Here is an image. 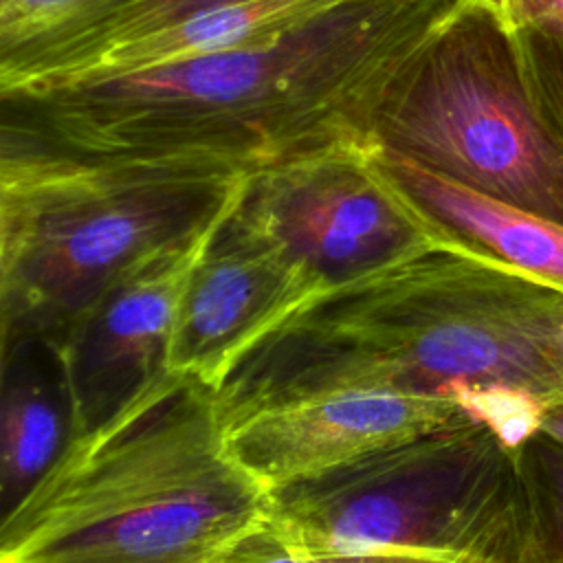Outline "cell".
Segmentation results:
<instances>
[{
    "mask_svg": "<svg viewBox=\"0 0 563 563\" xmlns=\"http://www.w3.org/2000/svg\"><path fill=\"white\" fill-rule=\"evenodd\" d=\"M321 290L275 246L242 229L229 213L183 290L167 369L196 376L216 389L255 341Z\"/></svg>",
    "mask_w": 563,
    "mask_h": 563,
    "instance_id": "10",
    "label": "cell"
},
{
    "mask_svg": "<svg viewBox=\"0 0 563 563\" xmlns=\"http://www.w3.org/2000/svg\"><path fill=\"white\" fill-rule=\"evenodd\" d=\"M539 431L559 440V442H563V400L545 407V411L541 416Z\"/></svg>",
    "mask_w": 563,
    "mask_h": 563,
    "instance_id": "20",
    "label": "cell"
},
{
    "mask_svg": "<svg viewBox=\"0 0 563 563\" xmlns=\"http://www.w3.org/2000/svg\"><path fill=\"white\" fill-rule=\"evenodd\" d=\"M339 2L343 0H242L213 7L103 48L77 66L35 84L134 73L268 44Z\"/></svg>",
    "mask_w": 563,
    "mask_h": 563,
    "instance_id": "12",
    "label": "cell"
},
{
    "mask_svg": "<svg viewBox=\"0 0 563 563\" xmlns=\"http://www.w3.org/2000/svg\"><path fill=\"white\" fill-rule=\"evenodd\" d=\"M4 378L0 413V475L4 508L20 499L35 479L55 462L64 449L70 424L64 394L53 396L51 387L31 367H18Z\"/></svg>",
    "mask_w": 563,
    "mask_h": 563,
    "instance_id": "13",
    "label": "cell"
},
{
    "mask_svg": "<svg viewBox=\"0 0 563 563\" xmlns=\"http://www.w3.org/2000/svg\"><path fill=\"white\" fill-rule=\"evenodd\" d=\"M271 515L213 389L165 369L4 508L0 563H224Z\"/></svg>",
    "mask_w": 563,
    "mask_h": 563,
    "instance_id": "3",
    "label": "cell"
},
{
    "mask_svg": "<svg viewBox=\"0 0 563 563\" xmlns=\"http://www.w3.org/2000/svg\"><path fill=\"white\" fill-rule=\"evenodd\" d=\"M224 563H497L486 556L400 548V545H341L288 537L271 521L251 534Z\"/></svg>",
    "mask_w": 563,
    "mask_h": 563,
    "instance_id": "17",
    "label": "cell"
},
{
    "mask_svg": "<svg viewBox=\"0 0 563 563\" xmlns=\"http://www.w3.org/2000/svg\"><path fill=\"white\" fill-rule=\"evenodd\" d=\"M477 420L446 396L339 389L257 409L224 427L240 464L271 493L424 433Z\"/></svg>",
    "mask_w": 563,
    "mask_h": 563,
    "instance_id": "8",
    "label": "cell"
},
{
    "mask_svg": "<svg viewBox=\"0 0 563 563\" xmlns=\"http://www.w3.org/2000/svg\"><path fill=\"white\" fill-rule=\"evenodd\" d=\"M249 172L0 147L2 358L51 347L117 282L200 246Z\"/></svg>",
    "mask_w": 563,
    "mask_h": 563,
    "instance_id": "4",
    "label": "cell"
},
{
    "mask_svg": "<svg viewBox=\"0 0 563 563\" xmlns=\"http://www.w3.org/2000/svg\"><path fill=\"white\" fill-rule=\"evenodd\" d=\"M207 244L172 253L117 282L46 347L66 398L68 438L110 418L167 369L176 310Z\"/></svg>",
    "mask_w": 563,
    "mask_h": 563,
    "instance_id": "9",
    "label": "cell"
},
{
    "mask_svg": "<svg viewBox=\"0 0 563 563\" xmlns=\"http://www.w3.org/2000/svg\"><path fill=\"white\" fill-rule=\"evenodd\" d=\"M510 31L537 24L563 26V0H477Z\"/></svg>",
    "mask_w": 563,
    "mask_h": 563,
    "instance_id": "19",
    "label": "cell"
},
{
    "mask_svg": "<svg viewBox=\"0 0 563 563\" xmlns=\"http://www.w3.org/2000/svg\"><path fill=\"white\" fill-rule=\"evenodd\" d=\"M271 526L325 543L515 563L523 545L515 449L479 420L451 424L275 490Z\"/></svg>",
    "mask_w": 563,
    "mask_h": 563,
    "instance_id": "6",
    "label": "cell"
},
{
    "mask_svg": "<svg viewBox=\"0 0 563 563\" xmlns=\"http://www.w3.org/2000/svg\"><path fill=\"white\" fill-rule=\"evenodd\" d=\"M231 2H242V0H134L128 7L119 9L103 22H99L95 29L88 33L79 35L77 40L68 42L66 46L48 53L42 57L37 64H33L13 86L2 88L0 92L15 90L35 81H44L48 77H55L79 62L88 59L90 55L110 48L114 44L141 37L150 31H156L161 26H167L172 22H178L187 15L231 4Z\"/></svg>",
    "mask_w": 563,
    "mask_h": 563,
    "instance_id": "16",
    "label": "cell"
},
{
    "mask_svg": "<svg viewBox=\"0 0 563 563\" xmlns=\"http://www.w3.org/2000/svg\"><path fill=\"white\" fill-rule=\"evenodd\" d=\"M451 4L343 0L268 44L0 92V147L249 174L365 147L385 77Z\"/></svg>",
    "mask_w": 563,
    "mask_h": 563,
    "instance_id": "1",
    "label": "cell"
},
{
    "mask_svg": "<svg viewBox=\"0 0 563 563\" xmlns=\"http://www.w3.org/2000/svg\"><path fill=\"white\" fill-rule=\"evenodd\" d=\"M339 389L468 405L519 391L563 400V286L495 257L431 246L310 297L255 341L213 389L227 424Z\"/></svg>",
    "mask_w": 563,
    "mask_h": 563,
    "instance_id": "2",
    "label": "cell"
},
{
    "mask_svg": "<svg viewBox=\"0 0 563 563\" xmlns=\"http://www.w3.org/2000/svg\"><path fill=\"white\" fill-rule=\"evenodd\" d=\"M515 35L537 101L563 134V26H523Z\"/></svg>",
    "mask_w": 563,
    "mask_h": 563,
    "instance_id": "18",
    "label": "cell"
},
{
    "mask_svg": "<svg viewBox=\"0 0 563 563\" xmlns=\"http://www.w3.org/2000/svg\"><path fill=\"white\" fill-rule=\"evenodd\" d=\"M231 220L275 246L323 290L442 244L361 145L255 169Z\"/></svg>",
    "mask_w": 563,
    "mask_h": 563,
    "instance_id": "7",
    "label": "cell"
},
{
    "mask_svg": "<svg viewBox=\"0 0 563 563\" xmlns=\"http://www.w3.org/2000/svg\"><path fill=\"white\" fill-rule=\"evenodd\" d=\"M134 0H0V90Z\"/></svg>",
    "mask_w": 563,
    "mask_h": 563,
    "instance_id": "14",
    "label": "cell"
},
{
    "mask_svg": "<svg viewBox=\"0 0 563 563\" xmlns=\"http://www.w3.org/2000/svg\"><path fill=\"white\" fill-rule=\"evenodd\" d=\"M385 183L446 246L468 249L563 286V224L442 178L411 161L369 152Z\"/></svg>",
    "mask_w": 563,
    "mask_h": 563,
    "instance_id": "11",
    "label": "cell"
},
{
    "mask_svg": "<svg viewBox=\"0 0 563 563\" xmlns=\"http://www.w3.org/2000/svg\"><path fill=\"white\" fill-rule=\"evenodd\" d=\"M363 143L563 224V134L537 101L515 31L477 0H453L396 62Z\"/></svg>",
    "mask_w": 563,
    "mask_h": 563,
    "instance_id": "5",
    "label": "cell"
},
{
    "mask_svg": "<svg viewBox=\"0 0 563 563\" xmlns=\"http://www.w3.org/2000/svg\"><path fill=\"white\" fill-rule=\"evenodd\" d=\"M523 545L515 563H563V442L537 431L515 449Z\"/></svg>",
    "mask_w": 563,
    "mask_h": 563,
    "instance_id": "15",
    "label": "cell"
}]
</instances>
